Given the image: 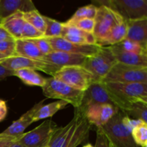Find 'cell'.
<instances>
[{
    "label": "cell",
    "instance_id": "obj_1",
    "mask_svg": "<svg viewBox=\"0 0 147 147\" xmlns=\"http://www.w3.org/2000/svg\"><path fill=\"white\" fill-rule=\"evenodd\" d=\"M73 119L63 127H58L50 139L49 147H77L87 140L92 125L79 107L74 108Z\"/></svg>",
    "mask_w": 147,
    "mask_h": 147
},
{
    "label": "cell",
    "instance_id": "obj_2",
    "mask_svg": "<svg viewBox=\"0 0 147 147\" xmlns=\"http://www.w3.org/2000/svg\"><path fill=\"white\" fill-rule=\"evenodd\" d=\"M102 104L114 106L123 112L126 109L125 105L108 88L105 83L102 81L94 82L84 91L82 105L79 108L84 111L92 105Z\"/></svg>",
    "mask_w": 147,
    "mask_h": 147
},
{
    "label": "cell",
    "instance_id": "obj_3",
    "mask_svg": "<svg viewBox=\"0 0 147 147\" xmlns=\"http://www.w3.org/2000/svg\"><path fill=\"white\" fill-rule=\"evenodd\" d=\"M42 89L46 98L63 100L74 108L80 107L84 94V91L74 88L53 77L46 78V84Z\"/></svg>",
    "mask_w": 147,
    "mask_h": 147
},
{
    "label": "cell",
    "instance_id": "obj_4",
    "mask_svg": "<svg viewBox=\"0 0 147 147\" xmlns=\"http://www.w3.org/2000/svg\"><path fill=\"white\" fill-rule=\"evenodd\" d=\"M125 114L120 110L101 129L114 147H141L134 141L132 132L122 123V118Z\"/></svg>",
    "mask_w": 147,
    "mask_h": 147
},
{
    "label": "cell",
    "instance_id": "obj_5",
    "mask_svg": "<svg viewBox=\"0 0 147 147\" xmlns=\"http://www.w3.org/2000/svg\"><path fill=\"white\" fill-rule=\"evenodd\" d=\"M117 63L110 47L105 46L95 55L87 57L83 67L94 76L96 82H99L103 80Z\"/></svg>",
    "mask_w": 147,
    "mask_h": 147
},
{
    "label": "cell",
    "instance_id": "obj_6",
    "mask_svg": "<svg viewBox=\"0 0 147 147\" xmlns=\"http://www.w3.org/2000/svg\"><path fill=\"white\" fill-rule=\"evenodd\" d=\"M52 77L77 90L85 91L94 82V76L83 66L62 67Z\"/></svg>",
    "mask_w": 147,
    "mask_h": 147
},
{
    "label": "cell",
    "instance_id": "obj_7",
    "mask_svg": "<svg viewBox=\"0 0 147 147\" xmlns=\"http://www.w3.org/2000/svg\"><path fill=\"white\" fill-rule=\"evenodd\" d=\"M97 2L113 9L125 20L147 18V0H107Z\"/></svg>",
    "mask_w": 147,
    "mask_h": 147
},
{
    "label": "cell",
    "instance_id": "obj_8",
    "mask_svg": "<svg viewBox=\"0 0 147 147\" xmlns=\"http://www.w3.org/2000/svg\"><path fill=\"white\" fill-rule=\"evenodd\" d=\"M123 20L118 12L111 8L105 5H99L95 18V28L93 31L97 45H99L112 29Z\"/></svg>",
    "mask_w": 147,
    "mask_h": 147
},
{
    "label": "cell",
    "instance_id": "obj_9",
    "mask_svg": "<svg viewBox=\"0 0 147 147\" xmlns=\"http://www.w3.org/2000/svg\"><path fill=\"white\" fill-rule=\"evenodd\" d=\"M104 83H144L147 82V69L118 63L103 79Z\"/></svg>",
    "mask_w": 147,
    "mask_h": 147
},
{
    "label": "cell",
    "instance_id": "obj_10",
    "mask_svg": "<svg viewBox=\"0 0 147 147\" xmlns=\"http://www.w3.org/2000/svg\"><path fill=\"white\" fill-rule=\"evenodd\" d=\"M58 128L52 120H46L33 130L20 136L18 142L24 147H44L48 146L50 139Z\"/></svg>",
    "mask_w": 147,
    "mask_h": 147
},
{
    "label": "cell",
    "instance_id": "obj_11",
    "mask_svg": "<svg viewBox=\"0 0 147 147\" xmlns=\"http://www.w3.org/2000/svg\"><path fill=\"white\" fill-rule=\"evenodd\" d=\"M0 64L8 70L14 72L20 69L29 68L44 72L51 76H53L61 68L59 66L44 60H33L17 55L6 57L0 60Z\"/></svg>",
    "mask_w": 147,
    "mask_h": 147
},
{
    "label": "cell",
    "instance_id": "obj_12",
    "mask_svg": "<svg viewBox=\"0 0 147 147\" xmlns=\"http://www.w3.org/2000/svg\"><path fill=\"white\" fill-rule=\"evenodd\" d=\"M105 84L125 105V111L131 103L147 96V82L128 83H105Z\"/></svg>",
    "mask_w": 147,
    "mask_h": 147
},
{
    "label": "cell",
    "instance_id": "obj_13",
    "mask_svg": "<svg viewBox=\"0 0 147 147\" xmlns=\"http://www.w3.org/2000/svg\"><path fill=\"white\" fill-rule=\"evenodd\" d=\"M53 51H63L90 57L97 53L102 48L99 45L76 44L67 41L61 37L47 38Z\"/></svg>",
    "mask_w": 147,
    "mask_h": 147
},
{
    "label": "cell",
    "instance_id": "obj_14",
    "mask_svg": "<svg viewBox=\"0 0 147 147\" xmlns=\"http://www.w3.org/2000/svg\"><path fill=\"white\" fill-rule=\"evenodd\" d=\"M119 111L118 108L114 106L102 104L92 105L86 108L84 111L91 125L99 128L106 124Z\"/></svg>",
    "mask_w": 147,
    "mask_h": 147
},
{
    "label": "cell",
    "instance_id": "obj_15",
    "mask_svg": "<svg viewBox=\"0 0 147 147\" xmlns=\"http://www.w3.org/2000/svg\"><path fill=\"white\" fill-rule=\"evenodd\" d=\"M87 57L63 51H53L43 57V60L62 67L66 66H83Z\"/></svg>",
    "mask_w": 147,
    "mask_h": 147
},
{
    "label": "cell",
    "instance_id": "obj_16",
    "mask_svg": "<svg viewBox=\"0 0 147 147\" xmlns=\"http://www.w3.org/2000/svg\"><path fill=\"white\" fill-rule=\"evenodd\" d=\"M118 63L140 68L147 69V54H135L128 53L122 48L120 44L110 46Z\"/></svg>",
    "mask_w": 147,
    "mask_h": 147
},
{
    "label": "cell",
    "instance_id": "obj_17",
    "mask_svg": "<svg viewBox=\"0 0 147 147\" xmlns=\"http://www.w3.org/2000/svg\"><path fill=\"white\" fill-rule=\"evenodd\" d=\"M43 102L44 100L35 104L33 107L24 113L20 119H17V121H14L7 129H6L1 133L3 134L12 136H20L24 134V130L33 123V116L36 112L43 106Z\"/></svg>",
    "mask_w": 147,
    "mask_h": 147
},
{
    "label": "cell",
    "instance_id": "obj_18",
    "mask_svg": "<svg viewBox=\"0 0 147 147\" xmlns=\"http://www.w3.org/2000/svg\"><path fill=\"white\" fill-rule=\"evenodd\" d=\"M31 0H0V21L18 12L35 10Z\"/></svg>",
    "mask_w": 147,
    "mask_h": 147
},
{
    "label": "cell",
    "instance_id": "obj_19",
    "mask_svg": "<svg viewBox=\"0 0 147 147\" xmlns=\"http://www.w3.org/2000/svg\"><path fill=\"white\" fill-rule=\"evenodd\" d=\"M61 37L67 41L76 44L97 45L93 33L86 32L74 26L66 24V23H63Z\"/></svg>",
    "mask_w": 147,
    "mask_h": 147
},
{
    "label": "cell",
    "instance_id": "obj_20",
    "mask_svg": "<svg viewBox=\"0 0 147 147\" xmlns=\"http://www.w3.org/2000/svg\"><path fill=\"white\" fill-rule=\"evenodd\" d=\"M126 21L128 25L127 40L138 43L145 49L147 45V18Z\"/></svg>",
    "mask_w": 147,
    "mask_h": 147
},
{
    "label": "cell",
    "instance_id": "obj_21",
    "mask_svg": "<svg viewBox=\"0 0 147 147\" xmlns=\"http://www.w3.org/2000/svg\"><path fill=\"white\" fill-rule=\"evenodd\" d=\"M16 55L33 60H43L44 55L30 40H16Z\"/></svg>",
    "mask_w": 147,
    "mask_h": 147
},
{
    "label": "cell",
    "instance_id": "obj_22",
    "mask_svg": "<svg viewBox=\"0 0 147 147\" xmlns=\"http://www.w3.org/2000/svg\"><path fill=\"white\" fill-rule=\"evenodd\" d=\"M24 23L25 21L23 18V13L18 12L2 20L1 26L16 40L21 39Z\"/></svg>",
    "mask_w": 147,
    "mask_h": 147
},
{
    "label": "cell",
    "instance_id": "obj_23",
    "mask_svg": "<svg viewBox=\"0 0 147 147\" xmlns=\"http://www.w3.org/2000/svg\"><path fill=\"white\" fill-rule=\"evenodd\" d=\"M127 33H128V25H127V21L124 19L121 22L112 29L106 38L100 43L99 45L102 47H105V46H111L119 44L126 39Z\"/></svg>",
    "mask_w": 147,
    "mask_h": 147
},
{
    "label": "cell",
    "instance_id": "obj_24",
    "mask_svg": "<svg viewBox=\"0 0 147 147\" xmlns=\"http://www.w3.org/2000/svg\"><path fill=\"white\" fill-rule=\"evenodd\" d=\"M14 76L19 78L22 83L30 86L43 88L46 83V78L33 69H20L14 71Z\"/></svg>",
    "mask_w": 147,
    "mask_h": 147
},
{
    "label": "cell",
    "instance_id": "obj_25",
    "mask_svg": "<svg viewBox=\"0 0 147 147\" xmlns=\"http://www.w3.org/2000/svg\"><path fill=\"white\" fill-rule=\"evenodd\" d=\"M67 105L68 103L63 101V100H56L53 103L44 105L34 115L33 122L52 117L58 111L64 109Z\"/></svg>",
    "mask_w": 147,
    "mask_h": 147
},
{
    "label": "cell",
    "instance_id": "obj_26",
    "mask_svg": "<svg viewBox=\"0 0 147 147\" xmlns=\"http://www.w3.org/2000/svg\"><path fill=\"white\" fill-rule=\"evenodd\" d=\"M126 115L133 119H138L147 124V104L144 102L136 100L130 105L125 112Z\"/></svg>",
    "mask_w": 147,
    "mask_h": 147
},
{
    "label": "cell",
    "instance_id": "obj_27",
    "mask_svg": "<svg viewBox=\"0 0 147 147\" xmlns=\"http://www.w3.org/2000/svg\"><path fill=\"white\" fill-rule=\"evenodd\" d=\"M23 18L26 22L29 23L37 30L44 34L46 31V22L44 16L40 14L37 9L23 13Z\"/></svg>",
    "mask_w": 147,
    "mask_h": 147
},
{
    "label": "cell",
    "instance_id": "obj_28",
    "mask_svg": "<svg viewBox=\"0 0 147 147\" xmlns=\"http://www.w3.org/2000/svg\"><path fill=\"white\" fill-rule=\"evenodd\" d=\"M46 22V31L44 32V37L46 38H53L59 37L61 36L63 23L44 16Z\"/></svg>",
    "mask_w": 147,
    "mask_h": 147
},
{
    "label": "cell",
    "instance_id": "obj_29",
    "mask_svg": "<svg viewBox=\"0 0 147 147\" xmlns=\"http://www.w3.org/2000/svg\"><path fill=\"white\" fill-rule=\"evenodd\" d=\"M98 7L96 5L89 4L80 7L76 11L74 15L66 22H73L82 19H92L95 20L97 12Z\"/></svg>",
    "mask_w": 147,
    "mask_h": 147
},
{
    "label": "cell",
    "instance_id": "obj_30",
    "mask_svg": "<svg viewBox=\"0 0 147 147\" xmlns=\"http://www.w3.org/2000/svg\"><path fill=\"white\" fill-rule=\"evenodd\" d=\"M132 136L138 146L144 147L147 144V124L142 123L132 131Z\"/></svg>",
    "mask_w": 147,
    "mask_h": 147
},
{
    "label": "cell",
    "instance_id": "obj_31",
    "mask_svg": "<svg viewBox=\"0 0 147 147\" xmlns=\"http://www.w3.org/2000/svg\"><path fill=\"white\" fill-rule=\"evenodd\" d=\"M43 37H44V34L43 32L39 31L35 27L25 22L24 27H23L21 39L34 40V39L41 38Z\"/></svg>",
    "mask_w": 147,
    "mask_h": 147
},
{
    "label": "cell",
    "instance_id": "obj_32",
    "mask_svg": "<svg viewBox=\"0 0 147 147\" xmlns=\"http://www.w3.org/2000/svg\"><path fill=\"white\" fill-rule=\"evenodd\" d=\"M65 23L66 24L74 26L79 30L89 33H93L94 28H95V20H92V19H82V20L73 22Z\"/></svg>",
    "mask_w": 147,
    "mask_h": 147
},
{
    "label": "cell",
    "instance_id": "obj_33",
    "mask_svg": "<svg viewBox=\"0 0 147 147\" xmlns=\"http://www.w3.org/2000/svg\"><path fill=\"white\" fill-rule=\"evenodd\" d=\"M119 44L120 45L124 50L128 52V53H135V54H144V53H146L145 49L141 45L135 42L127 40V39H125V40H123L122 42L119 43Z\"/></svg>",
    "mask_w": 147,
    "mask_h": 147
},
{
    "label": "cell",
    "instance_id": "obj_34",
    "mask_svg": "<svg viewBox=\"0 0 147 147\" xmlns=\"http://www.w3.org/2000/svg\"><path fill=\"white\" fill-rule=\"evenodd\" d=\"M0 53L7 57L16 56V40L0 42Z\"/></svg>",
    "mask_w": 147,
    "mask_h": 147
},
{
    "label": "cell",
    "instance_id": "obj_35",
    "mask_svg": "<svg viewBox=\"0 0 147 147\" xmlns=\"http://www.w3.org/2000/svg\"><path fill=\"white\" fill-rule=\"evenodd\" d=\"M36 45L37 48L40 50V51L43 53L44 55H48L53 52V48L50 45V42H48L47 38L46 37H41L38 39H34V40H30Z\"/></svg>",
    "mask_w": 147,
    "mask_h": 147
},
{
    "label": "cell",
    "instance_id": "obj_36",
    "mask_svg": "<svg viewBox=\"0 0 147 147\" xmlns=\"http://www.w3.org/2000/svg\"><path fill=\"white\" fill-rule=\"evenodd\" d=\"M95 147H112L110 142L104 133L101 127L97 128V136Z\"/></svg>",
    "mask_w": 147,
    "mask_h": 147
},
{
    "label": "cell",
    "instance_id": "obj_37",
    "mask_svg": "<svg viewBox=\"0 0 147 147\" xmlns=\"http://www.w3.org/2000/svg\"><path fill=\"white\" fill-rule=\"evenodd\" d=\"M20 136H8L0 133V147H12L14 144L18 142Z\"/></svg>",
    "mask_w": 147,
    "mask_h": 147
},
{
    "label": "cell",
    "instance_id": "obj_38",
    "mask_svg": "<svg viewBox=\"0 0 147 147\" xmlns=\"http://www.w3.org/2000/svg\"><path fill=\"white\" fill-rule=\"evenodd\" d=\"M122 123L127 129H128L132 132L135 127L139 126L141 123H144V122L141 121V120H138V119H133V118L128 116V115L125 114L122 118Z\"/></svg>",
    "mask_w": 147,
    "mask_h": 147
},
{
    "label": "cell",
    "instance_id": "obj_39",
    "mask_svg": "<svg viewBox=\"0 0 147 147\" xmlns=\"http://www.w3.org/2000/svg\"><path fill=\"white\" fill-rule=\"evenodd\" d=\"M8 112L7 103L5 100L0 99V123L6 119Z\"/></svg>",
    "mask_w": 147,
    "mask_h": 147
},
{
    "label": "cell",
    "instance_id": "obj_40",
    "mask_svg": "<svg viewBox=\"0 0 147 147\" xmlns=\"http://www.w3.org/2000/svg\"><path fill=\"white\" fill-rule=\"evenodd\" d=\"M14 72L8 70L0 64V80H2L10 76H14Z\"/></svg>",
    "mask_w": 147,
    "mask_h": 147
},
{
    "label": "cell",
    "instance_id": "obj_41",
    "mask_svg": "<svg viewBox=\"0 0 147 147\" xmlns=\"http://www.w3.org/2000/svg\"><path fill=\"white\" fill-rule=\"evenodd\" d=\"M7 40H15L12 36L0 24V42L7 41Z\"/></svg>",
    "mask_w": 147,
    "mask_h": 147
},
{
    "label": "cell",
    "instance_id": "obj_42",
    "mask_svg": "<svg viewBox=\"0 0 147 147\" xmlns=\"http://www.w3.org/2000/svg\"><path fill=\"white\" fill-rule=\"evenodd\" d=\"M139 100V101L144 102V103H146V104H147V96H146V97L141 98H139L138 100Z\"/></svg>",
    "mask_w": 147,
    "mask_h": 147
},
{
    "label": "cell",
    "instance_id": "obj_43",
    "mask_svg": "<svg viewBox=\"0 0 147 147\" xmlns=\"http://www.w3.org/2000/svg\"><path fill=\"white\" fill-rule=\"evenodd\" d=\"M12 147H24V146H23L22 144H20V142H17V143H15L14 145H13Z\"/></svg>",
    "mask_w": 147,
    "mask_h": 147
},
{
    "label": "cell",
    "instance_id": "obj_44",
    "mask_svg": "<svg viewBox=\"0 0 147 147\" xmlns=\"http://www.w3.org/2000/svg\"><path fill=\"white\" fill-rule=\"evenodd\" d=\"M6 56L5 55H2L1 54V53H0V60H3V59H4V58H6Z\"/></svg>",
    "mask_w": 147,
    "mask_h": 147
},
{
    "label": "cell",
    "instance_id": "obj_45",
    "mask_svg": "<svg viewBox=\"0 0 147 147\" xmlns=\"http://www.w3.org/2000/svg\"><path fill=\"white\" fill-rule=\"evenodd\" d=\"M83 147H95V146H93L92 144H87L84 145Z\"/></svg>",
    "mask_w": 147,
    "mask_h": 147
},
{
    "label": "cell",
    "instance_id": "obj_46",
    "mask_svg": "<svg viewBox=\"0 0 147 147\" xmlns=\"http://www.w3.org/2000/svg\"><path fill=\"white\" fill-rule=\"evenodd\" d=\"M145 50H146V52L147 53V45H146V47H145Z\"/></svg>",
    "mask_w": 147,
    "mask_h": 147
},
{
    "label": "cell",
    "instance_id": "obj_47",
    "mask_svg": "<svg viewBox=\"0 0 147 147\" xmlns=\"http://www.w3.org/2000/svg\"><path fill=\"white\" fill-rule=\"evenodd\" d=\"M144 147H147V144H146V146H144Z\"/></svg>",
    "mask_w": 147,
    "mask_h": 147
},
{
    "label": "cell",
    "instance_id": "obj_48",
    "mask_svg": "<svg viewBox=\"0 0 147 147\" xmlns=\"http://www.w3.org/2000/svg\"><path fill=\"white\" fill-rule=\"evenodd\" d=\"M44 147H49L48 146H44Z\"/></svg>",
    "mask_w": 147,
    "mask_h": 147
},
{
    "label": "cell",
    "instance_id": "obj_49",
    "mask_svg": "<svg viewBox=\"0 0 147 147\" xmlns=\"http://www.w3.org/2000/svg\"><path fill=\"white\" fill-rule=\"evenodd\" d=\"M1 21H0V24H1Z\"/></svg>",
    "mask_w": 147,
    "mask_h": 147
},
{
    "label": "cell",
    "instance_id": "obj_50",
    "mask_svg": "<svg viewBox=\"0 0 147 147\" xmlns=\"http://www.w3.org/2000/svg\"><path fill=\"white\" fill-rule=\"evenodd\" d=\"M112 147H114L113 146H112Z\"/></svg>",
    "mask_w": 147,
    "mask_h": 147
},
{
    "label": "cell",
    "instance_id": "obj_51",
    "mask_svg": "<svg viewBox=\"0 0 147 147\" xmlns=\"http://www.w3.org/2000/svg\"><path fill=\"white\" fill-rule=\"evenodd\" d=\"M146 54H147V53H146Z\"/></svg>",
    "mask_w": 147,
    "mask_h": 147
}]
</instances>
